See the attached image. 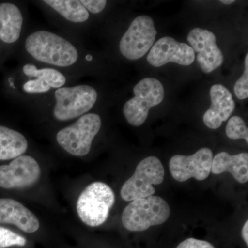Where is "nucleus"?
Segmentation results:
<instances>
[{
    "instance_id": "obj_15",
    "label": "nucleus",
    "mask_w": 248,
    "mask_h": 248,
    "mask_svg": "<svg viewBox=\"0 0 248 248\" xmlns=\"http://www.w3.org/2000/svg\"><path fill=\"white\" fill-rule=\"evenodd\" d=\"M211 172L214 174L230 172L236 182L246 184L248 181V153L231 155L221 152L215 155L212 162Z\"/></svg>"
},
{
    "instance_id": "obj_16",
    "label": "nucleus",
    "mask_w": 248,
    "mask_h": 248,
    "mask_svg": "<svg viewBox=\"0 0 248 248\" xmlns=\"http://www.w3.org/2000/svg\"><path fill=\"white\" fill-rule=\"evenodd\" d=\"M20 10L11 3L0 4V40L13 44L20 37L23 26Z\"/></svg>"
},
{
    "instance_id": "obj_17",
    "label": "nucleus",
    "mask_w": 248,
    "mask_h": 248,
    "mask_svg": "<svg viewBox=\"0 0 248 248\" xmlns=\"http://www.w3.org/2000/svg\"><path fill=\"white\" fill-rule=\"evenodd\" d=\"M27 148L28 141L22 134L0 125V160L16 159Z\"/></svg>"
},
{
    "instance_id": "obj_6",
    "label": "nucleus",
    "mask_w": 248,
    "mask_h": 248,
    "mask_svg": "<svg viewBox=\"0 0 248 248\" xmlns=\"http://www.w3.org/2000/svg\"><path fill=\"white\" fill-rule=\"evenodd\" d=\"M133 91L135 97L124 104L123 112L128 124L138 127L146 122L150 109L163 102L164 89L159 80L148 78L135 85Z\"/></svg>"
},
{
    "instance_id": "obj_9",
    "label": "nucleus",
    "mask_w": 248,
    "mask_h": 248,
    "mask_svg": "<svg viewBox=\"0 0 248 248\" xmlns=\"http://www.w3.org/2000/svg\"><path fill=\"white\" fill-rule=\"evenodd\" d=\"M213 159V151L208 148H201L190 156L175 155L170 160V171L172 177L179 182L192 177L203 181L211 172Z\"/></svg>"
},
{
    "instance_id": "obj_20",
    "label": "nucleus",
    "mask_w": 248,
    "mask_h": 248,
    "mask_svg": "<svg viewBox=\"0 0 248 248\" xmlns=\"http://www.w3.org/2000/svg\"><path fill=\"white\" fill-rule=\"evenodd\" d=\"M227 136L231 140L244 139L248 143V130L244 120L239 116H234L228 121L226 125Z\"/></svg>"
},
{
    "instance_id": "obj_11",
    "label": "nucleus",
    "mask_w": 248,
    "mask_h": 248,
    "mask_svg": "<svg viewBox=\"0 0 248 248\" xmlns=\"http://www.w3.org/2000/svg\"><path fill=\"white\" fill-rule=\"evenodd\" d=\"M216 41V36L213 32L200 28L192 29L187 35V42L194 52L197 53V62L204 73H212L224 61Z\"/></svg>"
},
{
    "instance_id": "obj_18",
    "label": "nucleus",
    "mask_w": 248,
    "mask_h": 248,
    "mask_svg": "<svg viewBox=\"0 0 248 248\" xmlns=\"http://www.w3.org/2000/svg\"><path fill=\"white\" fill-rule=\"evenodd\" d=\"M43 2L71 22H86L90 17L89 11L78 0H46Z\"/></svg>"
},
{
    "instance_id": "obj_12",
    "label": "nucleus",
    "mask_w": 248,
    "mask_h": 248,
    "mask_svg": "<svg viewBox=\"0 0 248 248\" xmlns=\"http://www.w3.org/2000/svg\"><path fill=\"white\" fill-rule=\"evenodd\" d=\"M195 60V52L190 46L177 42L171 37L159 39L153 46L147 56L148 63L156 68L170 62L182 66H190Z\"/></svg>"
},
{
    "instance_id": "obj_5",
    "label": "nucleus",
    "mask_w": 248,
    "mask_h": 248,
    "mask_svg": "<svg viewBox=\"0 0 248 248\" xmlns=\"http://www.w3.org/2000/svg\"><path fill=\"white\" fill-rule=\"evenodd\" d=\"M53 115L60 122L73 120L87 113L94 107L97 92L89 85L62 87L55 92Z\"/></svg>"
},
{
    "instance_id": "obj_19",
    "label": "nucleus",
    "mask_w": 248,
    "mask_h": 248,
    "mask_svg": "<svg viewBox=\"0 0 248 248\" xmlns=\"http://www.w3.org/2000/svg\"><path fill=\"white\" fill-rule=\"evenodd\" d=\"M23 72L29 78H35L44 81L50 89H60L66 82L65 76L54 68L38 69L35 65L27 63L23 67Z\"/></svg>"
},
{
    "instance_id": "obj_1",
    "label": "nucleus",
    "mask_w": 248,
    "mask_h": 248,
    "mask_svg": "<svg viewBox=\"0 0 248 248\" xmlns=\"http://www.w3.org/2000/svg\"><path fill=\"white\" fill-rule=\"evenodd\" d=\"M27 53L37 61L59 67L75 64L79 53L74 45L61 36L47 31H38L28 36Z\"/></svg>"
},
{
    "instance_id": "obj_25",
    "label": "nucleus",
    "mask_w": 248,
    "mask_h": 248,
    "mask_svg": "<svg viewBox=\"0 0 248 248\" xmlns=\"http://www.w3.org/2000/svg\"><path fill=\"white\" fill-rule=\"evenodd\" d=\"M176 248H215L208 241L189 238L180 243Z\"/></svg>"
},
{
    "instance_id": "obj_10",
    "label": "nucleus",
    "mask_w": 248,
    "mask_h": 248,
    "mask_svg": "<svg viewBox=\"0 0 248 248\" xmlns=\"http://www.w3.org/2000/svg\"><path fill=\"white\" fill-rule=\"evenodd\" d=\"M41 169L33 157L21 155L10 163L0 166V187L5 189L25 188L40 179Z\"/></svg>"
},
{
    "instance_id": "obj_8",
    "label": "nucleus",
    "mask_w": 248,
    "mask_h": 248,
    "mask_svg": "<svg viewBox=\"0 0 248 248\" xmlns=\"http://www.w3.org/2000/svg\"><path fill=\"white\" fill-rule=\"evenodd\" d=\"M156 34L153 19L148 16H139L121 39V53L130 60L143 58L154 45Z\"/></svg>"
},
{
    "instance_id": "obj_14",
    "label": "nucleus",
    "mask_w": 248,
    "mask_h": 248,
    "mask_svg": "<svg viewBox=\"0 0 248 248\" xmlns=\"http://www.w3.org/2000/svg\"><path fill=\"white\" fill-rule=\"evenodd\" d=\"M0 223L15 225L27 233L40 228V222L32 212L17 201L0 199Z\"/></svg>"
},
{
    "instance_id": "obj_24",
    "label": "nucleus",
    "mask_w": 248,
    "mask_h": 248,
    "mask_svg": "<svg viewBox=\"0 0 248 248\" xmlns=\"http://www.w3.org/2000/svg\"><path fill=\"white\" fill-rule=\"evenodd\" d=\"M81 3L84 5L88 11H90L93 14H97L105 9L107 1L106 0H81Z\"/></svg>"
},
{
    "instance_id": "obj_22",
    "label": "nucleus",
    "mask_w": 248,
    "mask_h": 248,
    "mask_svg": "<svg viewBox=\"0 0 248 248\" xmlns=\"http://www.w3.org/2000/svg\"><path fill=\"white\" fill-rule=\"evenodd\" d=\"M234 91L236 97L240 99L248 97V54L245 58V69L244 74L235 83Z\"/></svg>"
},
{
    "instance_id": "obj_13",
    "label": "nucleus",
    "mask_w": 248,
    "mask_h": 248,
    "mask_svg": "<svg viewBox=\"0 0 248 248\" xmlns=\"http://www.w3.org/2000/svg\"><path fill=\"white\" fill-rule=\"evenodd\" d=\"M211 107L204 114V124L210 129L219 128L234 111L235 102L229 90L221 84H215L210 89Z\"/></svg>"
},
{
    "instance_id": "obj_27",
    "label": "nucleus",
    "mask_w": 248,
    "mask_h": 248,
    "mask_svg": "<svg viewBox=\"0 0 248 248\" xmlns=\"http://www.w3.org/2000/svg\"><path fill=\"white\" fill-rule=\"evenodd\" d=\"M220 2L223 3V4L229 5L233 4L234 2V0H221Z\"/></svg>"
},
{
    "instance_id": "obj_23",
    "label": "nucleus",
    "mask_w": 248,
    "mask_h": 248,
    "mask_svg": "<svg viewBox=\"0 0 248 248\" xmlns=\"http://www.w3.org/2000/svg\"><path fill=\"white\" fill-rule=\"evenodd\" d=\"M25 92L29 93H44L50 91V88L40 79L29 80L23 86Z\"/></svg>"
},
{
    "instance_id": "obj_3",
    "label": "nucleus",
    "mask_w": 248,
    "mask_h": 248,
    "mask_svg": "<svg viewBox=\"0 0 248 248\" xmlns=\"http://www.w3.org/2000/svg\"><path fill=\"white\" fill-rule=\"evenodd\" d=\"M115 201V193L110 186L100 182L92 183L78 198V215L87 226H101L107 221Z\"/></svg>"
},
{
    "instance_id": "obj_7",
    "label": "nucleus",
    "mask_w": 248,
    "mask_h": 248,
    "mask_svg": "<svg viewBox=\"0 0 248 248\" xmlns=\"http://www.w3.org/2000/svg\"><path fill=\"white\" fill-rule=\"evenodd\" d=\"M165 170L157 157L148 156L137 166L135 173L121 189V197L126 202H133L154 195L153 185L164 182Z\"/></svg>"
},
{
    "instance_id": "obj_21",
    "label": "nucleus",
    "mask_w": 248,
    "mask_h": 248,
    "mask_svg": "<svg viewBox=\"0 0 248 248\" xmlns=\"http://www.w3.org/2000/svg\"><path fill=\"white\" fill-rule=\"evenodd\" d=\"M27 244V239L20 235L7 228L0 226V248H6L11 246H24Z\"/></svg>"
},
{
    "instance_id": "obj_4",
    "label": "nucleus",
    "mask_w": 248,
    "mask_h": 248,
    "mask_svg": "<svg viewBox=\"0 0 248 248\" xmlns=\"http://www.w3.org/2000/svg\"><path fill=\"white\" fill-rule=\"evenodd\" d=\"M101 126L102 120L99 115L85 114L74 124L60 130L57 134V141L69 154L84 156L91 151L93 140Z\"/></svg>"
},
{
    "instance_id": "obj_2",
    "label": "nucleus",
    "mask_w": 248,
    "mask_h": 248,
    "mask_svg": "<svg viewBox=\"0 0 248 248\" xmlns=\"http://www.w3.org/2000/svg\"><path fill=\"white\" fill-rule=\"evenodd\" d=\"M170 215L167 202L159 196L153 195L130 202L122 214V223L129 231L142 232L163 224Z\"/></svg>"
},
{
    "instance_id": "obj_26",
    "label": "nucleus",
    "mask_w": 248,
    "mask_h": 248,
    "mask_svg": "<svg viewBox=\"0 0 248 248\" xmlns=\"http://www.w3.org/2000/svg\"><path fill=\"white\" fill-rule=\"evenodd\" d=\"M248 221H246L244 227L242 228V231H241V234H242L243 239H244L246 245L248 246Z\"/></svg>"
}]
</instances>
